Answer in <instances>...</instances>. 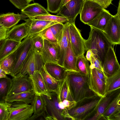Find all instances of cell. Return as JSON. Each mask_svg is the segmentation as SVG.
I'll return each mask as SVG.
<instances>
[{
  "label": "cell",
  "mask_w": 120,
  "mask_h": 120,
  "mask_svg": "<svg viewBox=\"0 0 120 120\" xmlns=\"http://www.w3.org/2000/svg\"><path fill=\"white\" fill-rule=\"evenodd\" d=\"M66 76L70 89L77 105L98 96L89 88V76L80 72L67 71Z\"/></svg>",
  "instance_id": "cell-1"
},
{
  "label": "cell",
  "mask_w": 120,
  "mask_h": 120,
  "mask_svg": "<svg viewBox=\"0 0 120 120\" xmlns=\"http://www.w3.org/2000/svg\"><path fill=\"white\" fill-rule=\"evenodd\" d=\"M88 38L85 39L86 51L90 50L103 65L109 49L113 45L103 31L90 26Z\"/></svg>",
  "instance_id": "cell-2"
},
{
  "label": "cell",
  "mask_w": 120,
  "mask_h": 120,
  "mask_svg": "<svg viewBox=\"0 0 120 120\" xmlns=\"http://www.w3.org/2000/svg\"><path fill=\"white\" fill-rule=\"evenodd\" d=\"M102 97L98 96L76 106L68 111L74 120H87L96 111Z\"/></svg>",
  "instance_id": "cell-3"
},
{
  "label": "cell",
  "mask_w": 120,
  "mask_h": 120,
  "mask_svg": "<svg viewBox=\"0 0 120 120\" xmlns=\"http://www.w3.org/2000/svg\"><path fill=\"white\" fill-rule=\"evenodd\" d=\"M50 93V98L45 95H41L44 102L45 110L46 116L51 117L53 120H73V118L69 114L68 111L62 110L59 108L56 94Z\"/></svg>",
  "instance_id": "cell-4"
},
{
  "label": "cell",
  "mask_w": 120,
  "mask_h": 120,
  "mask_svg": "<svg viewBox=\"0 0 120 120\" xmlns=\"http://www.w3.org/2000/svg\"><path fill=\"white\" fill-rule=\"evenodd\" d=\"M44 64L40 54L33 45L23 62L19 73L23 75L29 76L35 71H39Z\"/></svg>",
  "instance_id": "cell-5"
},
{
  "label": "cell",
  "mask_w": 120,
  "mask_h": 120,
  "mask_svg": "<svg viewBox=\"0 0 120 120\" xmlns=\"http://www.w3.org/2000/svg\"><path fill=\"white\" fill-rule=\"evenodd\" d=\"M113 45L120 43V0L117 13L109 20L103 32Z\"/></svg>",
  "instance_id": "cell-6"
},
{
  "label": "cell",
  "mask_w": 120,
  "mask_h": 120,
  "mask_svg": "<svg viewBox=\"0 0 120 120\" xmlns=\"http://www.w3.org/2000/svg\"><path fill=\"white\" fill-rule=\"evenodd\" d=\"M33 45L31 38L27 37L21 42L17 49L16 61L10 74L12 77L20 72L23 62Z\"/></svg>",
  "instance_id": "cell-7"
},
{
  "label": "cell",
  "mask_w": 120,
  "mask_h": 120,
  "mask_svg": "<svg viewBox=\"0 0 120 120\" xmlns=\"http://www.w3.org/2000/svg\"><path fill=\"white\" fill-rule=\"evenodd\" d=\"M68 22L71 44L77 57L84 54L86 51L85 39L82 37L80 30L75 26V22Z\"/></svg>",
  "instance_id": "cell-8"
},
{
  "label": "cell",
  "mask_w": 120,
  "mask_h": 120,
  "mask_svg": "<svg viewBox=\"0 0 120 120\" xmlns=\"http://www.w3.org/2000/svg\"><path fill=\"white\" fill-rule=\"evenodd\" d=\"M16 102L17 103H12L7 120H28L34 113L32 106L28 104Z\"/></svg>",
  "instance_id": "cell-9"
},
{
  "label": "cell",
  "mask_w": 120,
  "mask_h": 120,
  "mask_svg": "<svg viewBox=\"0 0 120 120\" xmlns=\"http://www.w3.org/2000/svg\"><path fill=\"white\" fill-rule=\"evenodd\" d=\"M104 9L94 1L85 0L79 13L80 20L84 24H87Z\"/></svg>",
  "instance_id": "cell-10"
},
{
  "label": "cell",
  "mask_w": 120,
  "mask_h": 120,
  "mask_svg": "<svg viewBox=\"0 0 120 120\" xmlns=\"http://www.w3.org/2000/svg\"><path fill=\"white\" fill-rule=\"evenodd\" d=\"M11 87L8 96L33 91L31 80L28 75L19 73L11 79Z\"/></svg>",
  "instance_id": "cell-11"
},
{
  "label": "cell",
  "mask_w": 120,
  "mask_h": 120,
  "mask_svg": "<svg viewBox=\"0 0 120 120\" xmlns=\"http://www.w3.org/2000/svg\"><path fill=\"white\" fill-rule=\"evenodd\" d=\"M83 0H71L62 6L57 15L67 18L69 21L75 22L76 18L82 8Z\"/></svg>",
  "instance_id": "cell-12"
},
{
  "label": "cell",
  "mask_w": 120,
  "mask_h": 120,
  "mask_svg": "<svg viewBox=\"0 0 120 120\" xmlns=\"http://www.w3.org/2000/svg\"><path fill=\"white\" fill-rule=\"evenodd\" d=\"M102 67L103 72L107 78L120 70V66L112 46L109 48L107 52Z\"/></svg>",
  "instance_id": "cell-13"
},
{
  "label": "cell",
  "mask_w": 120,
  "mask_h": 120,
  "mask_svg": "<svg viewBox=\"0 0 120 120\" xmlns=\"http://www.w3.org/2000/svg\"><path fill=\"white\" fill-rule=\"evenodd\" d=\"M44 46L41 56L44 64L47 63L57 64L59 45L44 39Z\"/></svg>",
  "instance_id": "cell-14"
},
{
  "label": "cell",
  "mask_w": 120,
  "mask_h": 120,
  "mask_svg": "<svg viewBox=\"0 0 120 120\" xmlns=\"http://www.w3.org/2000/svg\"><path fill=\"white\" fill-rule=\"evenodd\" d=\"M64 26L62 23H58L47 28L38 34L51 42L58 43L62 37Z\"/></svg>",
  "instance_id": "cell-15"
},
{
  "label": "cell",
  "mask_w": 120,
  "mask_h": 120,
  "mask_svg": "<svg viewBox=\"0 0 120 120\" xmlns=\"http://www.w3.org/2000/svg\"><path fill=\"white\" fill-rule=\"evenodd\" d=\"M89 86L90 89L98 96L103 98L106 96V84L98 77L95 68L90 69Z\"/></svg>",
  "instance_id": "cell-16"
},
{
  "label": "cell",
  "mask_w": 120,
  "mask_h": 120,
  "mask_svg": "<svg viewBox=\"0 0 120 120\" xmlns=\"http://www.w3.org/2000/svg\"><path fill=\"white\" fill-rule=\"evenodd\" d=\"M29 76L33 91L35 94L45 95L48 98H51L50 93L47 91L42 77L39 71H35L32 75Z\"/></svg>",
  "instance_id": "cell-17"
},
{
  "label": "cell",
  "mask_w": 120,
  "mask_h": 120,
  "mask_svg": "<svg viewBox=\"0 0 120 120\" xmlns=\"http://www.w3.org/2000/svg\"><path fill=\"white\" fill-rule=\"evenodd\" d=\"M24 20L27 21L30 26L27 37L31 38L38 34L49 27L58 22L29 18Z\"/></svg>",
  "instance_id": "cell-18"
},
{
  "label": "cell",
  "mask_w": 120,
  "mask_h": 120,
  "mask_svg": "<svg viewBox=\"0 0 120 120\" xmlns=\"http://www.w3.org/2000/svg\"><path fill=\"white\" fill-rule=\"evenodd\" d=\"M25 21L21 24L16 25L10 29L8 33L7 38L21 42L23 39L27 37L30 26L28 22Z\"/></svg>",
  "instance_id": "cell-19"
},
{
  "label": "cell",
  "mask_w": 120,
  "mask_h": 120,
  "mask_svg": "<svg viewBox=\"0 0 120 120\" xmlns=\"http://www.w3.org/2000/svg\"><path fill=\"white\" fill-rule=\"evenodd\" d=\"M113 16L108 11L105 9L87 25L103 32Z\"/></svg>",
  "instance_id": "cell-20"
},
{
  "label": "cell",
  "mask_w": 120,
  "mask_h": 120,
  "mask_svg": "<svg viewBox=\"0 0 120 120\" xmlns=\"http://www.w3.org/2000/svg\"><path fill=\"white\" fill-rule=\"evenodd\" d=\"M28 18L26 15L21 14L8 13L0 15V23L6 28L10 29L16 25L21 20Z\"/></svg>",
  "instance_id": "cell-21"
},
{
  "label": "cell",
  "mask_w": 120,
  "mask_h": 120,
  "mask_svg": "<svg viewBox=\"0 0 120 120\" xmlns=\"http://www.w3.org/2000/svg\"><path fill=\"white\" fill-rule=\"evenodd\" d=\"M77 58L72 48L70 39L63 67L67 71L79 72L76 66Z\"/></svg>",
  "instance_id": "cell-22"
},
{
  "label": "cell",
  "mask_w": 120,
  "mask_h": 120,
  "mask_svg": "<svg viewBox=\"0 0 120 120\" xmlns=\"http://www.w3.org/2000/svg\"><path fill=\"white\" fill-rule=\"evenodd\" d=\"M44 65L48 73L56 80H62L66 77L67 71L63 67L54 63H47Z\"/></svg>",
  "instance_id": "cell-23"
},
{
  "label": "cell",
  "mask_w": 120,
  "mask_h": 120,
  "mask_svg": "<svg viewBox=\"0 0 120 120\" xmlns=\"http://www.w3.org/2000/svg\"><path fill=\"white\" fill-rule=\"evenodd\" d=\"M21 10V14L27 15L28 18L49 14L48 11L37 3L29 4Z\"/></svg>",
  "instance_id": "cell-24"
},
{
  "label": "cell",
  "mask_w": 120,
  "mask_h": 120,
  "mask_svg": "<svg viewBox=\"0 0 120 120\" xmlns=\"http://www.w3.org/2000/svg\"><path fill=\"white\" fill-rule=\"evenodd\" d=\"M56 94L58 101L65 99L75 101L69 88L66 75L63 80L59 81Z\"/></svg>",
  "instance_id": "cell-25"
},
{
  "label": "cell",
  "mask_w": 120,
  "mask_h": 120,
  "mask_svg": "<svg viewBox=\"0 0 120 120\" xmlns=\"http://www.w3.org/2000/svg\"><path fill=\"white\" fill-rule=\"evenodd\" d=\"M43 78L46 88L49 92L57 93L59 82L52 77L47 72L44 65L39 70Z\"/></svg>",
  "instance_id": "cell-26"
},
{
  "label": "cell",
  "mask_w": 120,
  "mask_h": 120,
  "mask_svg": "<svg viewBox=\"0 0 120 120\" xmlns=\"http://www.w3.org/2000/svg\"><path fill=\"white\" fill-rule=\"evenodd\" d=\"M21 42L15 41L8 38L4 40L0 47V62L15 50Z\"/></svg>",
  "instance_id": "cell-27"
},
{
  "label": "cell",
  "mask_w": 120,
  "mask_h": 120,
  "mask_svg": "<svg viewBox=\"0 0 120 120\" xmlns=\"http://www.w3.org/2000/svg\"><path fill=\"white\" fill-rule=\"evenodd\" d=\"M35 94L34 91H32L8 96L6 102L12 103L15 101H18L28 104H31Z\"/></svg>",
  "instance_id": "cell-28"
},
{
  "label": "cell",
  "mask_w": 120,
  "mask_h": 120,
  "mask_svg": "<svg viewBox=\"0 0 120 120\" xmlns=\"http://www.w3.org/2000/svg\"><path fill=\"white\" fill-rule=\"evenodd\" d=\"M120 111V93H119L108 105L100 120H107L113 114Z\"/></svg>",
  "instance_id": "cell-29"
},
{
  "label": "cell",
  "mask_w": 120,
  "mask_h": 120,
  "mask_svg": "<svg viewBox=\"0 0 120 120\" xmlns=\"http://www.w3.org/2000/svg\"><path fill=\"white\" fill-rule=\"evenodd\" d=\"M17 49L0 62V68L4 70L7 74L10 75L15 64Z\"/></svg>",
  "instance_id": "cell-30"
},
{
  "label": "cell",
  "mask_w": 120,
  "mask_h": 120,
  "mask_svg": "<svg viewBox=\"0 0 120 120\" xmlns=\"http://www.w3.org/2000/svg\"><path fill=\"white\" fill-rule=\"evenodd\" d=\"M120 88V70L107 78L106 84V96Z\"/></svg>",
  "instance_id": "cell-31"
},
{
  "label": "cell",
  "mask_w": 120,
  "mask_h": 120,
  "mask_svg": "<svg viewBox=\"0 0 120 120\" xmlns=\"http://www.w3.org/2000/svg\"><path fill=\"white\" fill-rule=\"evenodd\" d=\"M112 100V97L111 96H106L102 98L97 106L95 113L92 116L88 118L87 120H100Z\"/></svg>",
  "instance_id": "cell-32"
},
{
  "label": "cell",
  "mask_w": 120,
  "mask_h": 120,
  "mask_svg": "<svg viewBox=\"0 0 120 120\" xmlns=\"http://www.w3.org/2000/svg\"><path fill=\"white\" fill-rule=\"evenodd\" d=\"M11 83V79L7 77L0 78V102H6Z\"/></svg>",
  "instance_id": "cell-33"
},
{
  "label": "cell",
  "mask_w": 120,
  "mask_h": 120,
  "mask_svg": "<svg viewBox=\"0 0 120 120\" xmlns=\"http://www.w3.org/2000/svg\"><path fill=\"white\" fill-rule=\"evenodd\" d=\"M76 66L79 72L85 75H89L90 71V65L88 61L84 54L77 57Z\"/></svg>",
  "instance_id": "cell-34"
},
{
  "label": "cell",
  "mask_w": 120,
  "mask_h": 120,
  "mask_svg": "<svg viewBox=\"0 0 120 120\" xmlns=\"http://www.w3.org/2000/svg\"><path fill=\"white\" fill-rule=\"evenodd\" d=\"M31 104L34 114L39 113L45 110L44 102L41 95L35 94Z\"/></svg>",
  "instance_id": "cell-35"
},
{
  "label": "cell",
  "mask_w": 120,
  "mask_h": 120,
  "mask_svg": "<svg viewBox=\"0 0 120 120\" xmlns=\"http://www.w3.org/2000/svg\"><path fill=\"white\" fill-rule=\"evenodd\" d=\"M36 19L42 20L50 21L62 23L66 22L69 21L67 18L61 16L55 15L50 14L36 16L31 18Z\"/></svg>",
  "instance_id": "cell-36"
},
{
  "label": "cell",
  "mask_w": 120,
  "mask_h": 120,
  "mask_svg": "<svg viewBox=\"0 0 120 120\" xmlns=\"http://www.w3.org/2000/svg\"><path fill=\"white\" fill-rule=\"evenodd\" d=\"M47 10L51 13H57L61 6L62 0H46Z\"/></svg>",
  "instance_id": "cell-37"
},
{
  "label": "cell",
  "mask_w": 120,
  "mask_h": 120,
  "mask_svg": "<svg viewBox=\"0 0 120 120\" xmlns=\"http://www.w3.org/2000/svg\"><path fill=\"white\" fill-rule=\"evenodd\" d=\"M12 104L7 102H0V120H7Z\"/></svg>",
  "instance_id": "cell-38"
},
{
  "label": "cell",
  "mask_w": 120,
  "mask_h": 120,
  "mask_svg": "<svg viewBox=\"0 0 120 120\" xmlns=\"http://www.w3.org/2000/svg\"><path fill=\"white\" fill-rule=\"evenodd\" d=\"M31 38L34 46L41 55L44 46V38L39 34Z\"/></svg>",
  "instance_id": "cell-39"
},
{
  "label": "cell",
  "mask_w": 120,
  "mask_h": 120,
  "mask_svg": "<svg viewBox=\"0 0 120 120\" xmlns=\"http://www.w3.org/2000/svg\"><path fill=\"white\" fill-rule=\"evenodd\" d=\"M90 63V69L96 68L103 71L101 62L98 58L94 54L91 57Z\"/></svg>",
  "instance_id": "cell-40"
},
{
  "label": "cell",
  "mask_w": 120,
  "mask_h": 120,
  "mask_svg": "<svg viewBox=\"0 0 120 120\" xmlns=\"http://www.w3.org/2000/svg\"><path fill=\"white\" fill-rule=\"evenodd\" d=\"M10 29L6 28L0 23V41L7 38L8 33Z\"/></svg>",
  "instance_id": "cell-41"
},
{
  "label": "cell",
  "mask_w": 120,
  "mask_h": 120,
  "mask_svg": "<svg viewBox=\"0 0 120 120\" xmlns=\"http://www.w3.org/2000/svg\"><path fill=\"white\" fill-rule=\"evenodd\" d=\"M16 8L21 10L26 6L23 0H9Z\"/></svg>",
  "instance_id": "cell-42"
},
{
  "label": "cell",
  "mask_w": 120,
  "mask_h": 120,
  "mask_svg": "<svg viewBox=\"0 0 120 120\" xmlns=\"http://www.w3.org/2000/svg\"><path fill=\"white\" fill-rule=\"evenodd\" d=\"M65 108L68 111L76 106L77 102L74 101H70L65 99L62 101Z\"/></svg>",
  "instance_id": "cell-43"
},
{
  "label": "cell",
  "mask_w": 120,
  "mask_h": 120,
  "mask_svg": "<svg viewBox=\"0 0 120 120\" xmlns=\"http://www.w3.org/2000/svg\"><path fill=\"white\" fill-rule=\"evenodd\" d=\"M46 116L45 111L44 110L42 112L38 114H34L32 115L28 120H43L42 117L45 120Z\"/></svg>",
  "instance_id": "cell-44"
},
{
  "label": "cell",
  "mask_w": 120,
  "mask_h": 120,
  "mask_svg": "<svg viewBox=\"0 0 120 120\" xmlns=\"http://www.w3.org/2000/svg\"><path fill=\"white\" fill-rule=\"evenodd\" d=\"M112 0H94L97 3L105 9L107 8L110 4H112Z\"/></svg>",
  "instance_id": "cell-45"
},
{
  "label": "cell",
  "mask_w": 120,
  "mask_h": 120,
  "mask_svg": "<svg viewBox=\"0 0 120 120\" xmlns=\"http://www.w3.org/2000/svg\"><path fill=\"white\" fill-rule=\"evenodd\" d=\"M95 69L98 77L106 84L107 78L105 75L103 71L96 68Z\"/></svg>",
  "instance_id": "cell-46"
},
{
  "label": "cell",
  "mask_w": 120,
  "mask_h": 120,
  "mask_svg": "<svg viewBox=\"0 0 120 120\" xmlns=\"http://www.w3.org/2000/svg\"><path fill=\"white\" fill-rule=\"evenodd\" d=\"M108 120H120V111L112 115L108 119Z\"/></svg>",
  "instance_id": "cell-47"
},
{
  "label": "cell",
  "mask_w": 120,
  "mask_h": 120,
  "mask_svg": "<svg viewBox=\"0 0 120 120\" xmlns=\"http://www.w3.org/2000/svg\"><path fill=\"white\" fill-rule=\"evenodd\" d=\"M87 51L86 55V58L87 60L90 62L91 57L93 54L91 51L90 50H88Z\"/></svg>",
  "instance_id": "cell-48"
},
{
  "label": "cell",
  "mask_w": 120,
  "mask_h": 120,
  "mask_svg": "<svg viewBox=\"0 0 120 120\" xmlns=\"http://www.w3.org/2000/svg\"><path fill=\"white\" fill-rule=\"evenodd\" d=\"M7 75L5 71L0 68V78L7 77Z\"/></svg>",
  "instance_id": "cell-49"
},
{
  "label": "cell",
  "mask_w": 120,
  "mask_h": 120,
  "mask_svg": "<svg viewBox=\"0 0 120 120\" xmlns=\"http://www.w3.org/2000/svg\"><path fill=\"white\" fill-rule=\"evenodd\" d=\"M26 6H27L32 1H34V0H23Z\"/></svg>",
  "instance_id": "cell-50"
},
{
  "label": "cell",
  "mask_w": 120,
  "mask_h": 120,
  "mask_svg": "<svg viewBox=\"0 0 120 120\" xmlns=\"http://www.w3.org/2000/svg\"><path fill=\"white\" fill-rule=\"evenodd\" d=\"M70 0H62L61 6L66 4Z\"/></svg>",
  "instance_id": "cell-51"
},
{
  "label": "cell",
  "mask_w": 120,
  "mask_h": 120,
  "mask_svg": "<svg viewBox=\"0 0 120 120\" xmlns=\"http://www.w3.org/2000/svg\"><path fill=\"white\" fill-rule=\"evenodd\" d=\"M3 41H4V40L0 41V47L1 46V45H2V44L3 42Z\"/></svg>",
  "instance_id": "cell-52"
},
{
  "label": "cell",
  "mask_w": 120,
  "mask_h": 120,
  "mask_svg": "<svg viewBox=\"0 0 120 120\" xmlns=\"http://www.w3.org/2000/svg\"><path fill=\"white\" fill-rule=\"evenodd\" d=\"M84 0V1H85V0ZM92 0V1H94V0Z\"/></svg>",
  "instance_id": "cell-53"
}]
</instances>
